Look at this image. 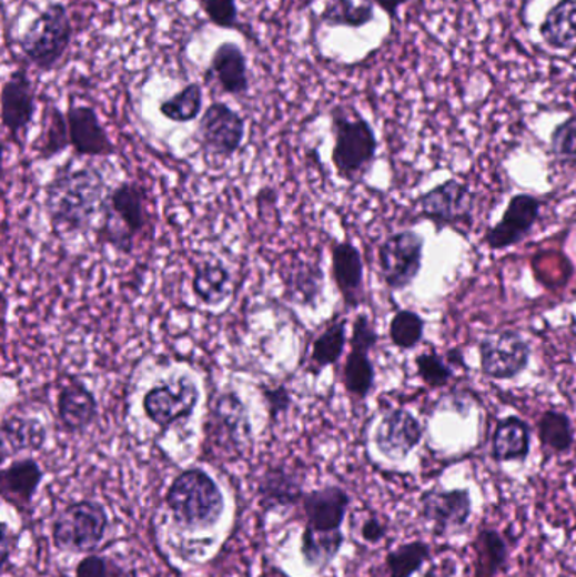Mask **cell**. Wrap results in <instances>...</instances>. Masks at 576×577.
<instances>
[{
  "label": "cell",
  "mask_w": 576,
  "mask_h": 577,
  "mask_svg": "<svg viewBox=\"0 0 576 577\" xmlns=\"http://www.w3.org/2000/svg\"><path fill=\"white\" fill-rule=\"evenodd\" d=\"M332 275L347 310L364 303V262L357 246L338 242L332 249Z\"/></svg>",
  "instance_id": "cell-20"
},
{
  "label": "cell",
  "mask_w": 576,
  "mask_h": 577,
  "mask_svg": "<svg viewBox=\"0 0 576 577\" xmlns=\"http://www.w3.org/2000/svg\"><path fill=\"white\" fill-rule=\"evenodd\" d=\"M193 294L205 306H220L232 294V274L222 262H205L193 275Z\"/></svg>",
  "instance_id": "cell-30"
},
{
  "label": "cell",
  "mask_w": 576,
  "mask_h": 577,
  "mask_svg": "<svg viewBox=\"0 0 576 577\" xmlns=\"http://www.w3.org/2000/svg\"><path fill=\"white\" fill-rule=\"evenodd\" d=\"M481 368L492 381H511L529 365V343L516 330H494L482 336Z\"/></svg>",
  "instance_id": "cell-10"
},
{
  "label": "cell",
  "mask_w": 576,
  "mask_h": 577,
  "mask_svg": "<svg viewBox=\"0 0 576 577\" xmlns=\"http://www.w3.org/2000/svg\"><path fill=\"white\" fill-rule=\"evenodd\" d=\"M332 162L336 174L348 183L362 180L377 155V138L371 123L354 109L332 110Z\"/></svg>",
  "instance_id": "cell-4"
},
{
  "label": "cell",
  "mask_w": 576,
  "mask_h": 577,
  "mask_svg": "<svg viewBox=\"0 0 576 577\" xmlns=\"http://www.w3.org/2000/svg\"><path fill=\"white\" fill-rule=\"evenodd\" d=\"M200 388L190 375H180L145 392L142 398L145 416L161 433L190 419L199 407Z\"/></svg>",
  "instance_id": "cell-8"
},
{
  "label": "cell",
  "mask_w": 576,
  "mask_h": 577,
  "mask_svg": "<svg viewBox=\"0 0 576 577\" xmlns=\"http://www.w3.org/2000/svg\"><path fill=\"white\" fill-rule=\"evenodd\" d=\"M416 366L421 381L425 382L428 387H445L452 381V368L436 353H421L416 358Z\"/></svg>",
  "instance_id": "cell-39"
},
{
  "label": "cell",
  "mask_w": 576,
  "mask_h": 577,
  "mask_svg": "<svg viewBox=\"0 0 576 577\" xmlns=\"http://www.w3.org/2000/svg\"><path fill=\"white\" fill-rule=\"evenodd\" d=\"M351 504L352 498L347 489L338 485L304 493L301 505L306 518V528L322 532L342 530Z\"/></svg>",
  "instance_id": "cell-19"
},
{
  "label": "cell",
  "mask_w": 576,
  "mask_h": 577,
  "mask_svg": "<svg viewBox=\"0 0 576 577\" xmlns=\"http://www.w3.org/2000/svg\"><path fill=\"white\" fill-rule=\"evenodd\" d=\"M425 335V321L414 311L403 310L394 314L391 321V342L396 348L413 350Z\"/></svg>",
  "instance_id": "cell-38"
},
{
  "label": "cell",
  "mask_w": 576,
  "mask_h": 577,
  "mask_svg": "<svg viewBox=\"0 0 576 577\" xmlns=\"http://www.w3.org/2000/svg\"><path fill=\"white\" fill-rule=\"evenodd\" d=\"M472 495L468 488H433L420 497V517L432 525L435 535L464 530L472 517Z\"/></svg>",
  "instance_id": "cell-12"
},
{
  "label": "cell",
  "mask_w": 576,
  "mask_h": 577,
  "mask_svg": "<svg viewBox=\"0 0 576 577\" xmlns=\"http://www.w3.org/2000/svg\"><path fill=\"white\" fill-rule=\"evenodd\" d=\"M304 497L303 482L296 472L284 465L269 466L259 479V507L264 512L293 507Z\"/></svg>",
  "instance_id": "cell-22"
},
{
  "label": "cell",
  "mask_w": 576,
  "mask_h": 577,
  "mask_svg": "<svg viewBox=\"0 0 576 577\" xmlns=\"http://www.w3.org/2000/svg\"><path fill=\"white\" fill-rule=\"evenodd\" d=\"M57 412L67 433H85L99 417V402L83 382L71 381L58 394Z\"/></svg>",
  "instance_id": "cell-21"
},
{
  "label": "cell",
  "mask_w": 576,
  "mask_h": 577,
  "mask_svg": "<svg viewBox=\"0 0 576 577\" xmlns=\"http://www.w3.org/2000/svg\"><path fill=\"white\" fill-rule=\"evenodd\" d=\"M265 405H267L269 417L273 423H277L283 414L290 411L293 398L286 385H277V387L262 388Z\"/></svg>",
  "instance_id": "cell-43"
},
{
  "label": "cell",
  "mask_w": 576,
  "mask_h": 577,
  "mask_svg": "<svg viewBox=\"0 0 576 577\" xmlns=\"http://www.w3.org/2000/svg\"><path fill=\"white\" fill-rule=\"evenodd\" d=\"M345 535L342 530L322 532L304 527L301 537V556L306 566L313 569H325L342 550Z\"/></svg>",
  "instance_id": "cell-31"
},
{
  "label": "cell",
  "mask_w": 576,
  "mask_h": 577,
  "mask_svg": "<svg viewBox=\"0 0 576 577\" xmlns=\"http://www.w3.org/2000/svg\"><path fill=\"white\" fill-rule=\"evenodd\" d=\"M530 453V429L517 416L504 417L495 426L491 456L497 463L524 462Z\"/></svg>",
  "instance_id": "cell-25"
},
{
  "label": "cell",
  "mask_w": 576,
  "mask_h": 577,
  "mask_svg": "<svg viewBox=\"0 0 576 577\" xmlns=\"http://www.w3.org/2000/svg\"><path fill=\"white\" fill-rule=\"evenodd\" d=\"M286 287L300 304H313L322 287V271L312 262H297L286 277Z\"/></svg>",
  "instance_id": "cell-37"
},
{
  "label": "cell",
  "mask_w": 576,
  "mask_h": 577,
  "mask_svg": "<svg viewBox=\"0 0 576 577\" xmlns=\"http://www.w3.org/2000/svg\"><path fill=\"white\" fill-rule=\"evenodd\" d=\"M44 472L34 458L14 459L0 473V493L8 504L26 510L43 482Z\"/></svg>",
  "instance_id": "cell-24"
},
{
  "label": "cell",
  "mask_w": 576,
  "mask_h": 577,
  "mask_svg": "<svg viewBox=\"0 0 576 577\" xmlns=\"http://www.w3.org/2000/svg\"><path fill=\"white\" fill-rule=\"evenodd\" d=\"M539 34L553 50H573L576 47V0L556 2L543 19Z\"/></svg>",
  "instance_id": "cell-29"
},
{
  "label": "cell",
  "mask_w": 576,
  "mask_h": 577,
  "mask_svg": "<svg viewBox=\"0 0 576 577\" xmlns=\"http://www.w3.org/2000/svg\"><path fill=\"white\" fill-rule=\"evenodd\" d=\"M203 109V92L200 83H190L183 90L161 102V115L171 122L188 123L199 119Z\"/></svg>",
  "instance_id": "cell-36"
},
{
  "label": "cell",
  "mask_w": 576,
  "mask_h": 577,
  "mask_svg": "<svg viewBox=\"0 0 576 577\" xmlns=\"http://www.w3.org/2000/svg\"><path fill=\"white\" fill-rule=\"evenodd\" d=\"M118 563L109 557L99 556V554H89L80 560L74 576L77 577H115Z\"/></svg>",
  "instance_id": "cell-42"
},
{
  "label": "cell",
  "mask_w": 576,
  "mask_h": 577,
  "mask_svg": "<svg viewBox=\"0 0 576 577\" xmlns=\"http://www.w3.org/2000/svg\"><path fill=\"white\" fill-rule=\"evenodd\" d=\"M552 152L559 161H576V117L556 125L552 134Z\"/></svg>",
  "instance_id": "cell-40"
},
{
  "label": "cell",
  "mask_w": 576,
  "mask_h": 577,
  "mask_svg": "<svg viewBox=\"0 0 576 577\" xmlns=\"http://www.w3.org/2000/svg\"><path fill=\"white\" fill-rule=\"evenodd\" d=\"M73 39V26L60 2L48 6L22 36L21 50L29 63L51 71L67 54Z\"/></svg>",
  "instance_id": "cell-5"
},
{
  "label": "cell",
  "mask_w": 576,
  "mask_h": 577,
  "mask_svg": "<svg viewBox=\"0 0 576 577\" xmlns=\"http://www.w3.org/2000/svg\"><path fill=\"white\" fill-rule=\"evenodd\" d=\"M345 345H347V320L335 317L313 340L306 372L319 377L326 366H333L342 358Z\"/></svg>",
  "instance_id": "cell-28"
},
{
  "label": "cell",
  "mask_w": 576,
  "mask_h": 577,
  "mask_svg": "<svg viewBox=\"0 0 576 577\" xmlns=\"http://www.w3.org/2000/svg\"><path fill=\"white\" fill-rule=\"evenodd\" d=\"M171 517L184 530H210L225 510V498L215 479L202 468L181 472L166 492Z\"/></svg>",
  "instance_id": "cell-2"
},
{
  "label": "cell",
  "mask_w": 576,
  "mask_h": 577,
  "mask_svg": "<svg viewBox=\"0 0 576 577\" xmlns=\"http://www.w3.org/2000/svg\"><path fill=\"white\" fill-rule=\"evenodd\" d=\"M432 559V546L423 540L401 544L386 556L390 577H413Z\"/></svg>",
  "instance_id": "cell-35"
},
{
  "label": "cell",
  "mask_w": 576,
  "mask_h": 577,
  "mask_svg": "<svg viewBox=\"0 0 576 577\" xmlns=\"http://www.w3.org/2000/svg\"><path fill=\"white\" fill-rule=\"evenodd\" d=\"M323 21L332 28H364L374 21V6L371 0H329L323 11Z\"/></svg>",
  "instance_id": "cell-34"
},
{
  "label": "cell",
  "mask_w": 576,
  "mask_h": 577,
  "mask_svg": "<svg viewBox=\"0 0 576 577\" xmlns=\"http://www.w3.org/2000/svg\"><path fill=\"white\" fill-rule=\"evenodd\" d=\"M537 436L543 447L553 451L556 455L568 453L575 443L572 421L565 412L553 411V408L543 412L542 419L537 423Z\"/></svg>",
  "instance_id": "cell-33"
},
{
  "label": "cell",
  "mask_w": 576,
  "mask_h": 577,
  "mask_svg": "<svg viewBox=\"0 0 576 577\" xmlns=\"http://www.w3.org/2000/svg\"><path fill=\"white\" fill-rule=\"evenodd\" d=\"M47 427L34 417L11 416L2 421L0 447L2 459L18 456L24 451H40L47 443Z\"/></svg>",
  "instance_id": "cell-26"
},
{
  "label": "cell",
  "mask_w": 576,
  "mask_h": 577,
  "mask_svg": "<svg viewBox=\"0 0 576 577\" xmlns=\"http://www.w3.org/2000/svg\"><path fill=\"white\" fill-rule=\"evenodd\" d=\"M474 549V577H497L506 570L509 547L501 532L482 528L472 544Z\"/></svg>",
  "instance_id": "cell-27"
},
{
  "label": "cell",
  "mask_w": 576,
  "mask_h": 577,
  "mask_svg": "<svg viewBox=\"0 0 576 577\" xmlns=\"http://www.w3.org/2000/svg\"><path fill=\"white\" fill-rule=\"evenodd\" d=\"M542 212V201L529 193L511 198L506 212L497 225L492 226L485 235V242L492 251H504L516 245L529 235Z\"/></svg>",
  "instance_id": "cell-17"
},
{
  "label": "cell",
  "mask_w": 576,
  "mask_h": 577,
  "mask_svg": "<svg viewBox=\"0 0 576 577\" xmlns=\"http://www.w3.org/2000/svg\"><path fill=\"white\" fill-rule=\"evenodd\" d=\"M70 142L74 154L87 158H109L118 148L110 141L99 113L89 105H71L67 113Z\"/></svg>",
  "instance_id": "cell-18"
},
{
  "label": "cell",
  "mask_w": 576,
  "mask_h": 577,
  "mask_svg": "<svg viewBox=\"0 0 576 577\" xmlns=\"http://www.w3.org/2000/svg\"><path fill=\"white\" fill-rule=\"evenodd\" d=\"M206 80H213L226 95H245L249 92L247 58L235 43L216 48L210 61Z\"/></svg>",
  "instance_id": "cell-23"
},
{
  "label": "cell",
  "mask_w": 576,
  "mask_h": 577,
  "mask_svg": "<svg viewBox=\"0 0 576 577\" xmlns=\"http://www.w3.org/2000/svg\"><path fill=\"white\" fill-rule=\"evenodd\" d=\"M257 577H291L290 574L284 573L283 569H280L277 566H269L259 574Z\"/></svg>",
  "instance_id": "cell-47"
},
{
  "label": "cell",
  "mask_w": 576,
  "mask_h": 577,
  "mask_svg": "<svg viewBox=\"0 0 576 577\" xmlns=\"http://www.w3.org/2000/svg\"><path fill=\"white\" fill-rule=\"evenodd\" d=\"M372 2H375L382 11L387 12L391 19H397V11L410 0H372Z\"/></svg>",
  "instance_id": "cell-46"
},
{
  "label": "cell",
  "mask_w": 576,
  "mask_h": 577,
  "mask_svg": "<svg viewBox=\"0 0 576 577\" xmlns=\"http://www.w3.org/2000/svg\"><path fill=\"white\" fill-rule=\"evenodd\" d=\"M109 193L105 178L97 168H73L67 162L47 186L44 209L51 229L60 236L87 232L102 212Z\"/></svg>",
  "instance_id": "cell-1"
},
{
  "label": "cell",
  "mask_w": 576,
  "mask_h": 577,
  "mask_svg": "<svg viewBox=\"0 0 576 577\" xmlns=\"http://www.w3.org/2000/svg\"><path fill=\"white\" fill-rule=\"evenodd\" d=\"M109 515L99 502L82 500L68 505L54 518L53 543L64 553H93L105 539Z\"/></svg>",
  "instance_id": "cell-7"
},
{
  "label": "cell",
  "mask_w": 576,
  "mask_h": 577,
  "mask_svg": "<svg viewBox=\"0 0 576 577\" xmlns=\"http://www.w3.org/2000/svg\"><path fill=\"white\" fill-rule=\"evenodd\" d=\"M70 142V129H68V119L57 105H50L44 113L43 131L38 139V158L48 161L54 155L67 151Z\"/></svg>",
  "instance_id": "cell-32"
},
{
  "label": "cell",
  "mask_w": 576,
  "mask_h": 577,
  "mask_svg": "<svg viewBox=\"0 0 576 577\" xmlns=\"http://www.w3.org/2000/svg\"><path fill=\"white\" fill-rule=\"evenodd\" d=\"M387 534H390V527H387L386 522L381 520L377 515H371V517L362 524V539L367 544L382 543V540L386 539Z\"/></svg>",
  "instance_id": "cell-44"
},
{
  "label": "cell",
  "mask_w": 576,
  "mask_h": 577,
  "mask_svg": "<svg viewBox=\"0 0 576 577\" xmlns=\"http://www.w3.org/2000/svg\"><path fill=\"white\" fill-rule=\"evenodd\" d=\"M377 342V332L367 314H357L352 324L351 353L342 372L343 387L351 397L364 401L374 388L375 370L374 363L371 362V352Z\"/></svg>",
  "instance_id": "cell-11"
},
{
  "label": "cell",
  "mask_w": 576,
  "mask_h": 577,
  "mask_svg": "<svg viewBox=\"0 0 576 577\" xmlns=\"http://www.w3.org/2000/svg\"><path fill=\"white\" fill-rule=\"evenodd\" d=\"M148 190L138 181H124L110 190L100 212L99 239L113 251L132 254L135 240L148 230Z\"/></svg>",
  "instance_id": "cell-3"
},
{
  "label": "cell",
  "mask_w": 576,
  "mask_h": 577,
  "mask_svg": "<svg viewBox=\"0 0 576 577\" xmlns=\"http://www.w3.org/2000/svg\"><path fill=\"white\" fill-rule=\"evenodd\" d=\"M475 194L467 184L448 180L420 198V210L426 219L443 226L471 229L474 222Z\"/></svg>",
  "instance_id": "cell-13"
},
{
  "label": "cell",
  "mask_w": 576,
  "mask_h": 577,
  "mask_svg": "<svg viewBox=\"0 0 576 577\" xmlns=\"http://www.w3.org/2000/svg\"><path fill=\"white\" fill-rule=\"evenodd\" d=\"M202 8L210 21L219 28H239V9L235 0H202Z\"/></svg>",
  "instance_id": "cell-41"
},
{
  "label": "cell",
  "mask_w": 576,
  "mask_h": 577,
  "mask_svg": "<svg viewBox=\"0 0 576 577\" xmlns=\"http://www.w3.org/2000/svg\"><path fill=\"white\" fill-rule=\"evenodd\" d=\"M575 99H576V92H575Z\"/></svg>",
  "instance_id": "cell-48"
},
{
  "label": "cell",
  "mask_w": 576,
  "mask_h": 577,
  "mask_svg": "<svg viewBox=\"0 0 576 577\" xmlns=\"http://www.w3.org/2000/svg\"><path fill=\"white\" fill-rule=\"evenodd\" d=\"M423 426L406 408H393L375 429V446L391 462H403L423 441Z\"/></svg>",
  "instance_id": "cell-16"
},
{
  "label": "cell",
  "mask_w": 576,
  "mask_h": 577,
  "mask_svg": "<svg viewBox=\"0 0 576 577\" xmlns=\"http://www.w3.org/2000/svg\"><path fill=\"white\" fill-rule=\"evenodd\" d=\"M206 446L225 459L242 456L252 439L251 419L238 392H223L213 401L205 426Z\"/></svg>",
  "instance_id": "cell-6"
},
{
  "label": "cell",
  "mask_w": 576,
  "mask_h": 577,
  "mask_svg": "<svg viewBox=\"0 0 576 577\" xmlns=\"http://www.w3.org/2000/svg\"><path fill=\"white\" fill-rule=\"evenodd\" d=\"M2 547H0V553H2V569L6 570V567L9 566V557L12 554V546H14V534L9 530L8 524H2Z\"/></svg>",
  "instance_id": "cell-45"
},
{
  "label": "cell",
  "mask_w": 576,
  "mask_h": 577,
  "mask_svg": "<svg viewBox=\"0 0 576 577\" xmlns=\"http://www.w3.org/2000/svg\"><path fill=\"white\" fill-rule=\"evenodd\" d=\"M425 239L404 230L387 236L378 249V269L391 291H404L413 284L423 267Z\"/></svg>",
  "instance_id": "cell-9"
},
{
  "label": "cell",
  "mask_w": 576,
  "mask_h": 577,
  "mask_svg": "<svg viewBox=\"0 0 576 577\" xmlns=\"http://www.w3.org/2000/svg\"><path fill=\"white\" fill-rule=\"evenodd\" d=\"M36 113V93L24 70L12 71L2 87V123L18 148H24Z\"/></svg>",
  "instance_id": "cell-15"
},
{
  "label": "cell",
  "mask_w": 576,
  "mask_h": 577,
  "mask_svg": "<svg viewBox=\"0 0 576 577\" xmlns=\"http://www.w3.org/2000/svg\"><path fill=\"white\" fill-rule=\"evenodd\" d=\"M200 144L209 154L216 158H232L242 148L245 122L226 103L215 102L203 112L199 123Z\"/></svg>",
  "instance_id": "cell-14"
}]
</instances>
